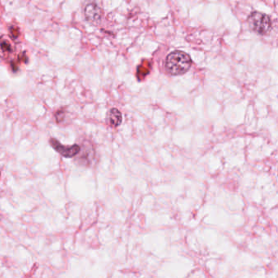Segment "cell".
<instances>
[{
    "mask_svg": "<svg viewBox=\"0 0 278 278\" xmlns=\"http://www.w3.org/2000/svg\"><path fill=\"white\" fill-rule=\"evenodd\" d=\"M107 121L110 126L116 127L122 123V116L121 112L115 108L111 109L108 113Z\"/></svg>",
    "mask_w": 278,
    "mask_h": 278,
    "instance_id": "obj_6",
    "label": "cell"
},
{
    "mask_svg": "<svg viewBox=\"0 0 278 278\" xmlns=\"http://www.w3.org/2000/svg\"><path fill=\"white\" fill-rule=\"evenodd\" d=\"M65 117V113L63 111H58L56 114V118H57V122H61L63 120V118Z\"/></svg>",
    "mask_w": 278,
    "mask_h": 278,
    "instance_id": "obj_8",
    "label": "cell"
},
{
    "mask_svg": "<svg viewBox=\"0 0 278 278\" xmlns=\"http://www.w3.org/2000/svg\"><path fill=\"white\" fill-rule=\"evenodd\" d=\"M192 61L187 53L181 51H174L166 58L165 67L171 75H181L190 70Z\"/></svg>",
    "mask_w": 278,
    "mask_h": 278,
    "instance_id": "obj_1",
    "label": "cell"
},
{
    "mask_svg": "<svg viewBox=\"0 0 278 278\" xmlns=\"http://www.w3.org/2000/svg\"><path fill=\"white\" fill-rule=\"evenodd\" d=\"M9 36L3 35L0 37V57L4 60L9 59L14 53V42Z\"/></svg>",
    "mask_w": 278,
    "mask_h": 278,
    "instance_id": "obj_5",
    "label": "cell"
},
{
    "mask_svg": "<svg viewBox=\"0 0 278 278\" xmlns=\"http://www.w3.org/2000/svg\"><path fill=\"white\" fill-rule=\"evenodd\" d=\"M17 60L19 61V62H25V63H26L27 62V57L25 55V53H22L21 54H20L18 56V59Z\"/></svg>",
    "mask_w": 278,
    "mask_h": 278,
    "instance_id": "obj_9",
    "label": "cell"
},
{
    "mask_svg": "<svg viewBox=\"0 0 278 278\" xmlns=\"http://www.w3.org/2000/svg\"><path fill=\"white\" fill-rule=\"evenodd\" d=\"M249 26L253 31L259 34H267L272 29V22L269 17L263 13L254 12L248 17Z\"/></svg>",
    "mask_w": 278,
    "mask_h": 278,
    "instance_id": "obj_2",
    "label": "cell"
},
{
    "mask_svg": "<svg viewBox=\"0 0 278 278\" xmlns=\"http://www.w3.org/2000/svg\"><path fill=\"white\" fill-rule=\"evenodd\" d=\"M9 31H10L11 36H12L13 39H17V38H19L21 32H20L19 28L17 26H11L9 28Z\"/></svg>",
    "mask_w": 278,
    "mask_h": 278,
    "instance_id": "obj_7",
    "label": "cell"
},
{
    "mask_svg": "<svg viewBox=\"0 0 278 278\" xmlns=\"http://www.w3.org/2000/svg\"><path fill=\"white\" fill-rule=\"evenodd\" d=\"M85 17L87 21L91 23H99L102 17V12L101 8L95 2H88L85 5L84 9Z\"/></svg>",
    "mask_w": 278,
    "mask_h": 278,
    "instance_id": "obj_4",
    "label": "cell"
},
{
    "mask_svg": "<svg viewBox=\"0 0 278 278\" xmlns=\"http://www.w3.org/2000/svg\"><path fill=\"white\" fill-rule=\"evenodd\" d=\"M50 145L61 155L67 158L76 156L81 150L80 146L78 145H74L71 146H63L54 138H52L50 140Z\"/></svg>",
    "mask_w": 278,
    "mask_h": 278,
    "instance_id": "obj_3",
    "label": "cell"
}]
</instances>
